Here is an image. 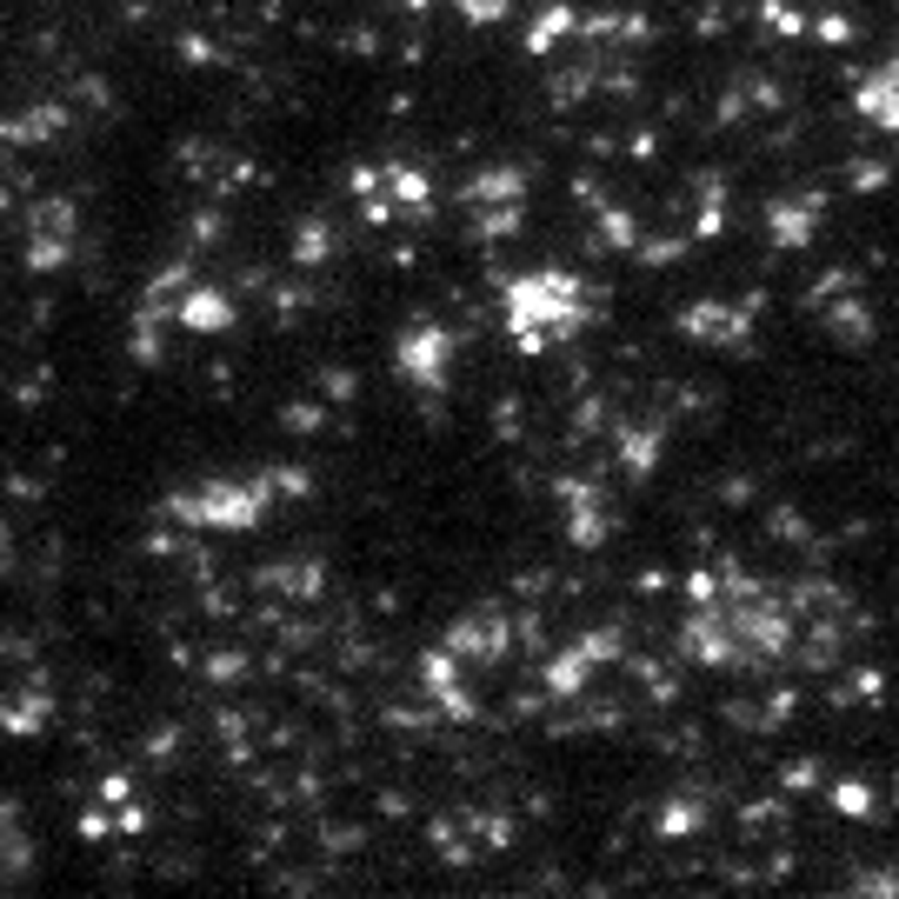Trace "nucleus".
I'll use <instances>...</instances> for the list:
<instances>
[{"label": "nucleus", "mask_w": 899, "mask_h": 899, "mask_svg": "<svg viewBox=\"0 0 899 899\" xmlns=\"http://www.w3.org/2000/svg\"><path fill=\"white\" fill-rule=\"evenodd\" d=\"M587 313H593V300L580 293L573 273H527V280L507 287V327L527 353H540L553 340H573L587 327Z\"/></svg>", "instance_id": "1"}, {"label": "nucleus", "mask_w": 899, "mask_h": 899, "mask_svg": "<svg viewBox=\"0 0 899 899\" xmlns=\"http://www.w3.org/2000/svg\"><path fill=\"white\" fill-rule=\"evenodd\" d=\"M447 360H453V333H440V327H413V333L400 340V373H407L420 393H440V387H447Z\"/></svg>", "instance_id": "2"}, {"label": "nucleus", "mask_w": 899, "mask_h": 899, "mask_svg": "<svg viewBox=\"0 0 899 899\" xmlns=\"http://www.w3.org/2000/svg\"><path fill=\"white\" fill-rule=\"evenodd\" d=\"M460 660H473V667H487V660H507L513 653V627L500 620V607H487V613H467L460 627H453V640H447Z\"/></svg>", "instance_id": "3"}, {"label": "nucleus", "mask_w": 899, "mask_h": 899, "mask_svg": "<svg viewBox=\"0 0 899 899\" xmlns=\"http://www.w3.org/2000/svg\"><path fill=\"white\" fill-rule=\"evenodd\" d=\"M173 320H180V327H193V333H220V327L233 320V300H227L220 287H187V293H180V307H173Z\"/></svg>", "instance_id": "4"}, {"label": "nucleus", "mask_w": 899, "mask_h": 899, "mask_svg": "<svg viewBox=\"0 0 899 899\" xmlns=\"http://www.w3.org/2000/svg\"><path fill=\"white\" fill-rule=\"evenodd\" d=\"M467 200H473V207H493V200H527V180H520L513 167H487V173H473V180H467Z\"/></svg>", "instance_id": "5"}, {"label": "nucleus", "mask_w": 899, "mask_h": 899, "mask_svg": "<svg viewBox=\"0 0 899 899\" xmlns=\"http://www.w3.org/2000/svg\"><path fill=\"white\" fill-rule=\"evenodd\" d=\"M520 220H527V207H520V200L473 207V233H480V240H513V233H520Z\"/></svg>", "instance_id": "6"}, {"label": "nucleus", "mask_w": 899, "mask_h": 899, "mask_svg": "<svg viewBox=\"0 0 899 899\" xmlns=\"http://www.w3.org/2000/svg\"><path fill=\"white\" fill-rule=\"evenodd\" d=\"M253 487H260L267 507H273V500H307V493H313V473H307V467H267Z\"/></svg>", "instance_id": "7"}, {"label": "nucleus", "mask_w": 899, "mask_h": 899, "mask_svg": "<svg viewBox=\"0 0 899 899\" xmlns=\"http://www.w3.org/2000/svg\"><path fill=\"white\" fill-rule=\"evenodd\" d=\"M567 33H573V7H547V13L527 27V47H533V53H547V47H553V40H567Z\"/></svg>", "instance_id": "8"}, {"label": "nucleus", "mask_w": 899, "mask_h": 899, "mask_svg": "<svg viewBox=\"0 0 899 899\" xmlns=\"http://www.w3.org/2000/svg\"><path fill=\"white\" fill-rule=\"evenodd\" d=\"M333 253V233H327V220H300V240H293V260L300 267H320Z\"/></svg>", "instance_id": "9"}, {"label": "nucleus", "mask_w": 899, "mask_h": 899, "mask_svg": "<svg viewBox=\"0 0 899 899\" xmlns=\"http://www.w3.org/2000/svg\"><path fill=\"white\" fill-rule=\"evenodd\" d=\"M653 453H660V440H653V433H640V427H627V433H620V460H627L633 473H647V467H653Z\"/></svg>", "instance_id": "10"}, {"label": "nucleus", "mask_w": 899, "mask_h": 899, "mask_svg": "<svg viewBox=\"0 0 899 899\" xmlns=\"http://www.w3.org/2000/svg\"><path fill=\"white\" fill-rule=\"evenodd\" d=\"M207 680H247V653H240V647L207 653Z\"/></svg>", "instance_id": "11"}, {"label": "nucleus", "mask_w": 899, "mask_h": 899, "mask_svg": "<svg viewBox=\"0 0 899 899\" xmlns=\"http://www.w3.org/2000/svg\"><path fill=\"white\" fill-rule=\"evenodd\" d=\"M353 387H360V380H353L347 367H320V400H353Z\"/></svg>", "instance_id": "12"}, {"label": "nucleus", "mask_w": 899, "mask_h": 899, "mask_svg": "<svg viewBox=\"0 0 899 899\" xmlns=\"http://www.w3.org/2000/svg\"><path fill=\"white\" fill-rule=\"evenodd\" d=\"M460 13H467V20H500L507 0H460Z\"/></svg>", "instance_id": "13"}]
</instances>
